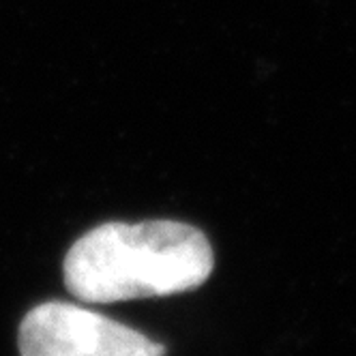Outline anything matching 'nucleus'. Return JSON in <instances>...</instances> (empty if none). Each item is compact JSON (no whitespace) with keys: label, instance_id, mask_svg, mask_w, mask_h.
Listing matches in <instances>:
<instances>
[{"label":"nucleus","instance_id":"obj_2","mask_svg":"<svg viewBox=\"0 0 356 356\" xmlns=\"http://www.w3.org/2000/svg\"><path fill=\"white\" fill-rule=\"evenodd\" d=\"M22 356H165L138 330L73 302L49 300L19 324Z\"/></svg>","mask_w":356,"mask_h":356},{"label":"nucleus","instance_id":"obj_1","mask_svg":"<svg viewBox=\"0 0 356 356\" xmlns=\"http://www.w3.org/2000/svg\"><path fill=\"white\" fill-rule=\"evenodd\" d=\"M215 266L209 238L181 221L104 223L73 243L67 290L86 302H118L191 292Z\"/></svg>","mask_w":356,"mask_h":356}]
</instances>
